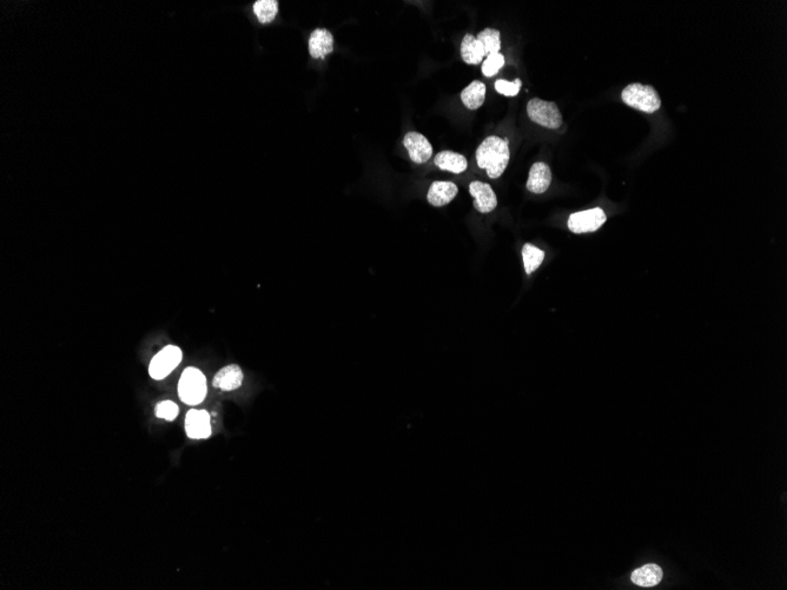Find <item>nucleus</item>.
<instances>
[{
	"mask_svg": "<svg viewBox=\"0 0 787 590\" xmlns=\"http://www.w3.org/2000/svg\"><path fill=\"white\" fill-rule=\"evenodd\" d=\"M523 258L527 275H532L542 264L544 259V251L528 243V244H525V247H523Z\"/></svg>",
	"mask_w": 787,
	"mask_h": 590,
	"instance_id": "nucleus-18",
	"label": "nucleus"
},
{
	"mask_svg": "<svg viewBox=\"0 0 787 590\" xmlns=\"http://www.w3.org/2000/svg\"><path fill=\"white\" fill-rule=\"evenodd\" d=\"M621 98L626 105L642 113H654L660 109L661 99L651 85L634 83L625 87Z\"/></svg>",
	"mask_w": 787,
	"mask_h": 590,
	"instance_id": "nucleus-3",
	"label": "nucleus"
},
{
	"mask_svg": "<svg viewBox=\"0 0 787 590\" xmlns=\"http://www.w3.org/2000/svg\"><path fill=\"white\" fill-rule=\"evenodd\" d=\"M469 192L474 197V207L481 214H490L497 207V195L490 184L473 181L469 185Z\"/></svg>",
	"mask_w": 787,
	"mask_h": 590,
	"instance_id": "nucleus-9",
	"label": "nucleus"
},
{
	"mask_svg": "<svg viewBox=\"0 0 787 590\" xmlns=\"http://www.w3.org/2000/svg\"><path fill=\"white\" fill-rule=\"evenodd\" d=\"M631 579L639 586H657L663 579V570L659 565H646L634 570Z\"/></svg>",
	"mask_w": 787,
	"mask_h": 590,
	"instance_id": "nucleus-17",
	"label": "nucleus"
},
{
	"mask_svg": "<svg viewBox=\"0 0 787 590\" xmlns=\"http://www.w3.org/2000/svg\"><path fill=\"white\" fill-rule=\"evenodd\" d=\"M606 219V214L600 207L580 211L577 214H570L568 219V229L574 233L594 232L605 224Z\"/></svg>",
	"mask_w": 787,
	"mask_h": 590,
	"instance_id": "nucleus-6",
	"label": "nucleus"
},
{
	"mask_svg": "<svg viewBox=\"0 0 787 590\" xmlns=\"http://www.w3.org/2000/svg\"><path fill=\"white\" fill-rule=\"evenodd\" d=\"M480 43L482 44L485 55L490 56L499 53L501 49L500 32L497 30L485 29L478 34Z\"/></svg>",
	"mask_w": 787,
	"mask_h": 590,
	"instance_id": "nucleus-19",
	"label": "nucleus"
},
{
	"mask_svg": "<svg viewBox=\"0 0 787 590\" xmlns=\"http://www.w3.org/2000/svg\"><path fill=\"white\" fill-rule=\"evenodd\" d=\"M185 431L193 440L210 437V415L205 410L191 409L185 416Z\"/></svg>",
	"mask_w": 787,
	"mask_h": 590,
	"instance_id": "nucleus-8",
	"label": "nucleus"
},
{
	"mask_svg": "<svg viewBox=\"0 0 787 590\" xmlns=\"http://www.w3.org/2000/svg\"><path fill=\"white\" fill-rule=\"evenodd\" d=\"M551 183V167H548L547 164L541 163V162L533 164V167H530V178L527 181V188L533 193L540 195V193L547 191Z\"/></svg>",
	"mask_w": 787,
	"mask_h": 590,
	"instance_id": "nucleus-13",
	"label": "nucleus"
},
{
	"mask_svg": "<svg viewBox=\"0 0 787 590\" xmlns=\"http://www.w3.org/2000/svg\"><path fill=\"white\" fill-rule=\"evenodd\" d=\"M521 85L523 82L521 79H516L514 82H507L504 79H499L495 83V90L497 94L506 96V97H516V94H519L521 90Z\"/></svg>",
	"mask_w": 787,
	"mask_h": 590,
	"instance_id": "nucleus-22",
	"label": "nucleus"
},
{
	"mask_svg": "<svg viewBox=\"0 0 787 590\" xmlns=\"http://www.w3.org/2000/svg\"><path fill=\"white\" fill-rule=\"evenodd\" d=\"M504 65V56L499 53L487 56L482 64V73L485 76L494 77Z\"/></svg>",
	"mask_w": 787,
	"mask_h": 590,
	"instance_id": "nucleus-21",
	"label": "nucleus"
},
{
	"mask_svg": "<svg viewBox=\"0 0 787 590\" xmlns=\"http://www.w3.org/2000/svg\"><path fill=\"white\" fill-rule=\"evenodd\" d=\"M279 12L276 0H258L254 5V13L262 24H268L275 19Z\"/></svg>",
	"mask_w": 787,
	"mask_h": 590,
	"instance_id": "nucleus-20",
	"label": "nucleus"
},
{
	"mask_svg": "<svg viewBox=\"0 0 787 590\" xmlns=\"http://www.w3.org/2000/svg\"><path fill=\"white\" fill-rule=\"evenodd\" d=\"M181 357L183 354L181 349L174 345H167L163 350H160L150 363V376L153 377V380H163L179 366Z\"/></svg>",
	"mask_w": 787,
	"mask_h": 590,
	"instance_id": "nucleus-5",
	"label": "nucleus"
},
{
	"mask_svg": "<svg viewBox=\"0 0 787 590\" xmlns=\"http://www.w3.org/2000/svg\"><path fill=\"white\" fill-rule=\"evenodd\" d=\"M434 163L441 170L449 171L453 174H462L468 167L466 157L453 151H442L436 155Z\"/></svg>",
	"mask_w": 787,
	"mask_h": 590,
	"instance_id": "nucleus-14",
	"label": "nucleus"
},
{
	"mask_svg": "<svg viewBox=\"0 0 787 590\" xmlns=\"http://www.w3.org/2000/svg\"><path fill=\"white\" fill-rule=\"evenodd\" d=\"M457 186L452 181H434L429 188L427 200L433 207H444L456 197Z\"/></svg>",
	"mask_w": 787,
	"mask_h": 590,
	"instance_id": "nucleus-12",
	"label": "nucleus"
},
{
	"mask_svg": "<svg viewBox=\"0 0 787 590\" xmlns=\"http://www.w3.org/2000/svg\"><path fill=\"white\" fill-rule=\"evenodd\" d=\"M461 56L467 64L478 65L486 57L482 44L472 34H466L461 43Z\"/></svg>",
	"mask_w": 787,
	"mask_h": 590,
	"instance_id": "nucleus-15",
	"label": "nucleus"
},
{
	"mask_svg": "<svg viewBox=\"0 0 787 590\" xmlns=\"http://www.w3.org/2000/svg\"><path fill=\"white\" fill-rule=\"evenodd\" d=\"M527 113L530 120L546 129L555 130L563 125V115L555 103L544 102L539 98H533L527 104Z\"/></svg>",
	"mask_w": 787,
	"mask_h": 590,
	"instance_id": "nucleus-4",
	"label": "nucleus"
},
{
	"mask_svg": "<svg viewBox=\"0 0 787 590\" xmlns=\"http://www.w3.org/2000/svg\"><path fill=\"white\" fill-rule=\"evenodd\" d=\"M155 413H156L157 417L163 418V420L174 421L179 413V408L172 401H163L160 404H157Z\"/></svg>",
	"mask_w": 787,
	"mask_h": 590,
	"instance_id": "nucleus-23",
	"label": "nucleus"
},
{
	"mask_svg": "<svg viewBox=\"0 0 787 590\" xmlns=\"http://www.w3.org/2000/svg\"><path fill=\"white\" fill-rule=\"evenodd\" d=\"M243 371L240 366L237 364H230L218 371L217 375L214 377L212 385L219 390H236L237 387H240L243 383Z\"/></svg>",
	"mask_w": 787,
	"mask_h": 590,
	"instance_id": "nucleus-11",
	"label": "nucleus"
},
{
	"mask_svg": "<svg viewBox=\"0 0 787 590\" xmlns=\"http://www.w3.org/2000/svg\"><path fill=\"white\" fill-rule=\"evenodd\" d=\"M486 98V85L479 80L469 84L461 94V101L469 110H478L482 106Z\"/></svg>",
	"mask_w": 787,
	"mask_h": 590,
	"instance_id": "nucleus-16",
	"label": "nucleus"
},
{
	"mask_svg": "<svg viewBox=\"0 0 787 590\" xmlns=\"http://www.w3.org/2000/svg\"><path fill=\"white\" fill-rule=\"evenodd\" d=\"M403 145L409 153L410 160L414 163L423 164L430 160L433 146L423 134L418 132H408L403 139Z\"/></svg>",
	"mask_w": 787,
	"mask_h": 590,
	"instance_id": "nucleus-7",
	"label": "nucleus"
},
{
	"mask_svg": "<svg viewBox=\"0 0 787 590\" xmlns=\"http://www.w3.org/2000/svg\"><path fill=\"white\" fill-rule=\"evenodd\" d=\"M207 394V377L196 368H186L181 373L178 383V395L181 402L189 406H197L203 402Z\"/></svg>",
	"mask_w": 787,
	"mask_h": 590,
	"instance_id": "nucleus-2",
	"label": "nucleus"
},
{
	"mask_svg": "<svg viewBox=\"0 0 787 590\" xmlns=\"http://www.w3.org/2000/svg\"><path fill=\"white\" fill-rule=\"evenodd\" d=\"M511 158L508 141L492 136L485 139L476 150V162L480 169L486 170L488 177L497 179L507 169Z\"/></svg>",
	"mask_w": 787,
	"mask_h": 590,
	"instance_id": "nucleus-1",
	"label": "nucleus"
},
{
	"mask_svg": "<svg viewBox=\"0 0 787 590\" xmlns=\"http://www.w3.org/2000/svg\"><path fill=\"white\" fill-rule=\"evenodd\" d=\"M309 52L312 58L324 59L334 50V38L328 30H315L309 38Z\"/></svg>",
	"mask_w": 787,
	"mask_h": 590,
	"instance_id": "nucleus-10",
	"label": "nucleus"
}]
</instances>
